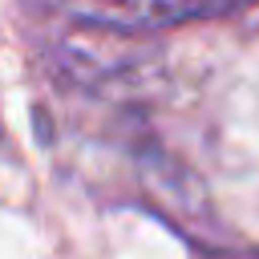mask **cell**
<instances>
[{"mask_svg":"<svg viewBox=\"0 0 259 259\" xmlns=\"http://www.w3.org/2000/svg\"><path fill=\"white\" fill-rule=\"evenodd\" d=\"M251 0H65V8L97 28L113 32H162L190 20H219Z\"/></svg>","mask_w":259,"mask_h":259,"instance_id":"obj_1","label":"cell"}]
</instances>
